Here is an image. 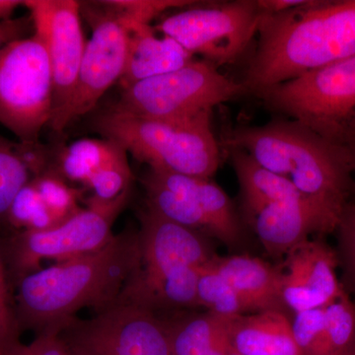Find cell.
Listing matches in <instances>:
<instances>
[{
  "label": "cell",
  "mask_w": 355,
  "mask_h": 355,
  "mask_svg": "<svg viewBox=\"0 0 355 355\" xmlns=\"http://www.w3.org/2000/svg\"><path fill=\"white\" fill-rule=\"evenodd\" d=\"M259 42L243 81L261 91L355 55V0H310L261 15Z\"/></svg>",
  "instance_id": "1"
},
{
  "label": "cell",
  "mask_w": 355,
  "mask_h": 355,
  "mask_svg": "<svg viewBox=\"0 0 355 355\" xmlns=\"http://www.w3.org/2000/svg\"><path fill=\"white\" fill-rule=\"evenodd\" d=\"M139 261V234H121L95 253L26 275L15 307L20 329L60 334L77 311L114 305Z\"/></svg>",
  "instance_id": "2"
},
{
  "label": "cell",
  "mask_w": 355,
  "mask_h": 355,
  "mask_svg": "<svg viewBox=\"0 0 355 355\" xmlns=\"http://www.w3.org/2000/svg\"><path fill=\"white\" fill-rule=\"evenodd\" d=\"M223 146L244 151L266 171L286 180L313 207L338 224L354 191L345 146L289 119L235 128L223 139Z\"/></svg>",
  "instance_id": "3"
},
{
  "label": "cell",
  "mask_w": 355,
  "mask_h": 355,
  "mask_svg": "<svg viewBox=\"0 0 355 355\" xmlns=\"http://www.w3.org/2000/svg\"><path fill=\"white\" fill-rule=\"evenodd\" d=\"M240 189L243 220L254 231L266 253L286 254L309 235L336 232L338 224L322 214L291 183L237 148H226Z\"/></svg>",
  "instance_id": "4"
},
{
  "label": "cell",
  "mask_w": 355,
  "mask_h": 355,
  "mask_svg": "<svg viewBox=\"0 0 355 355\" xmlns=\"http://www.w3.org/2000/svg\"><path fill=\"white\" fill-rule=\"evenodd\" d=\"M210 119L211 114L191 120H153L108 110L93 123L104 139L118 142L153 171L210 179L221 158Z\"/></svg>",
  "instance_id": "5"
},
{
  "label": "cell",
  "mask_w": 355,
  "mask_h": 355,
  "mask_svg": "<svg viewBox=\"0 0 355 355\" xmlns=\"http://www.w3.org/2000/svg\"><path fill=\"white\" fill-rule=\"evenodd\" d=\"M256 96L268 109L338 146L355 137V55Z\"/></svg>",
  "instance_id": "6"
},
{
  "label": "cell",
  "mask_w": 355,
  "mask_h": 355,
  "mask_svg": "<svg viewBox=\"0 0 355 355\" xmlns=\"http://www.w3.org/2000/svg\"><path fill=\"white\" fill-rule=\"evenodd\" d=\"M242 83L220 73L207 60L123 88L111 111L153 120L183 121L211 114L216 107L244 94Z\"/></svg>",
  "instance_id": "7"
},
{
  "label": "cell",
  "mask_w": 355,
  "mask_h": 355,
  "mask_svg": "<svg viewBox=\"0 0 355 355\" xmlns=\"http://www.w3.org/2000/svg\"><path fill=\"white\" fill-rule=\"evenodd\" d=\"M132 187L112 200L95 197L85 209L48 230H23L0 244L7 268L18 282L39 268L44 260L64 261L95 253L113 240L112 228L128 205Z\"/></svg>",
  "instance_id": "8"
},
{
  "label": "cell",
  "mask_w": 355,
  "mask_h": 355,
  "mask_svg": "<svg viewBox=\"0 0 355 355\" xmlns=\"http://www.w3.org/2000/svg\"><path fill=\"white\" fill-rule=\"evenodd\" d=\"M53 92L50 58L37 35L0 50V123L21 144L40 142L51 121Z\"/></svg>",
  "instance_id": "9"
},
{
  "label": "cell",
  "mask_w": 355,
  "mask_h": 355,
  "mask_svg": "<svg viewBox=\"0 0 355 355\" xmlns=\"http://www.w3.org/2000/svg\"><path fill=\"white\" fill-rule=\"evenodd\" d=\"M261 15L257 0H235L172 14L154 29L217 67L244 55L258 35Z\"/></svg>",
  "instance_id": "10"
},
{
  "label": "cell",
  "mask_w": 355,
  "mask_h": 355,
  "mask_svg": "<svg viewBox=\"0 0 355 355\" xmlns=\"http://www.w3.org/2000/svg\"><path fill=\"white\" fill-rule=\"evenodd\" d=\"M140 219L139 266L116 302L146 307L163 282L205 266L216 254L200 232L169 220L149 207Z\"/></svg>",
  "instance_id": "11"
},
{
  "label": "cell",
  "mask_w": 355,
  "mask_h": 355,
  "mask_svg": "<svg viewBox=\"0 0 355 355\" xmlns=\"http://www.w3.org/2000/svg\"><path fill=\"white\" fill-rule=\"evenodd\" d=\"M60 335L83 355H172L169 324L132 303L116 302L88 321L73 318Z\"/></svg>",
  "instance_id": "12"
},
{
  "label": "cell",
  "mask_w": 355,
  "mask_h": 355,
  "mask_svg": "<svg viewBox=\"0 0 355 355\" xmlns=\"http://www.w3.org/2000/svg\"><path fill=\"white\" fill-rule=\"evenodd\" d=\"M34 34L43 41L53 73V112L49 127L60 132L74 91L85 51L81 4L76 0H24Z\"/></svg>",
  "instance_id": "13"
},
{
  "label": "cell",
  "mask_w": 355,
  "mask_h": 355,
  "mask_svg": "<svg viewBox=\"0 0 355 355\" xmlns=\"http://www.w3.org/2000/svg\"><path fill=\"white\" fill-rule=\"evenodd\" d=\"M94 4L98 8L87 11L92 36L86 43L65 128L94 109L107 90L121 80L127 64L130 30L100 1Z\"/></svg>",
  "instance_id": "14"
},
{
  "label": "cell",
  "mask_w": 355,
  "mask_h": 355,
  "mask_svg": "<svg viewBox=\"0 0 355 355\" xmlns=\"http://www.w3.org/2000/svg\"><path fill=\"white\" fill-rule=\"evenodd\" d=\"M282 303L295 314L324 308L345 293L338 279V257L321 241H304L286 254Z\"/></svg>",
  "instance_id": "15"
},
{
  "label": "cell",
  "mask_w": 355,
  "mask_h": 355,
  "mask_svg": "<svg viewBox=\"0 0 355 355\" xmlns=\"http://www.w3.org/2000/svg\"><path fill=\"white\" fill-rule=\"evenodd\" d=\"M229 349L239 355H301L291 321L280 310L230 318Z\"/></svg>",
  "instance_id": "16"
},
{
  "label": "cell",
  "mask_w": 355,
  "mask_h": 355,
  "mask_svg": "<svg viewBox=\"0 0 355 355\" xmlns=\"http://www.w3.org/2000/svg\"><path fill=\"white\" fill-rule=\"evenodd\" d=\"M209 263L246 299L254 312L282 311L284 272L279 268L247 254L214 256Z\"/></svg>",
  "instance_id": "17"
},
{
  "label": "cell",
  "mask_w": 355,
  "mask_h": 355,
  "mask_svg": "<svg viewBox=\"0 0 355 355\" xmlns=\"http://www.w3.org/2000/svg\"><path fill=\"white\" fill-rule=\"evenodd\" d=\"M183 46L167 36L157 37L153 26L130 29L127 64L121 78L123 88L174 71L195 60Z\"/></svg>",
  "instance_id": "18"
},
{
  "label": "cell",
  "mask_w": 355,
  "mask_h": 355,
  "mask_svg": "<svg viewBox=\"0 0 355 355\" xmlns=\"http://www.w3.org/2000/svg\"><path fill=\"white\" fill-rule=\"evenodd\" d=\"M148 173L165 188L198 205L214 221L217 239L227 245L239 241L242 234L241 220L230 198L218 184L205 178L153 170H149Z\"/></svg>",
  "instance_id": "19"
},
{
  "label": "cell",
  "mask_w": 355,
  "mask_h": 355,
  "mask_svg": "<svg viewBox=\"0 0 355 355\" xmlns=\"http://www.w3.org/2000/svg\"><path fill=\"white\" fill-rule=\"evenodd\" d=\"M128 162V153L108 139H83L67 146L53 148L51 171L62 179L85 186L95 174L111 166Z\"/></svg>",
  "instance_id": "20"
},
{
  "label": "cell",
  "mask_w": 355,
  "mask_h": 355,
  "mask_svg": "<svg viewBox=\"0 0 355 355\" xmlns=\"http://www.w3.org/2000/svg\"><path fill=\"white\" fill-rule=\"evenodd\" d=\"M229 319L209 312L168 324L172 355H228Z\"/></svg>",
  "instance_id": "21"
},
{
  "label": "cell",
  "mask_w": 355,
  "mask_h": 355,
  "mask_svg": "<svg viewBox=\"0 0 355 355\" xmlns=\"http://www.w3.org/2000/svg\"><path fill=\"white\" fill-rule=\"evenodd\" d=\"M355 338V305L347 291L326 307V322L311 355H345Z\"/></svg>",
  "instance_id": "22"
},
{
  "label": "cell",
  "mask_w": 355,
  "mask_h": 355,
  "mask_svg": "<svg viewBox=\"0 0 355 355\" xmlns=\"http://www.w3.org/2000/svg\"><path fill=\"white\" fill-rule=\"evenodd\" d=\"M198 304L207 308L209 313L223 318L254 312L246 299L212 268L209 261L200 268Z\"/></svg>",
  "instance_id": "23"
},
{
  "label": "cell",
  "mask_w": 355,
  "mask_h": 355,
  "mask_svg": "<svg viewBox=\"0 0 355 355\" xmlns=\"http://www.w3.org/2000/svg\"><path fill=\"white\" fill-rule=\"evenodd\" d=\"M32 176L18 151L17 144L0 137V234L10 228L14 200Z\"/></svg>",
  "instance_id": "24"
},
{
  "label": "cell",
  "mask_w": 355,
  "mask_h": 355,
  "mask_svg": "<svg viewBox=\"0 0 355 355\" xmlns=\"http://www.w3.org/2000/svg\"><path fill=\"white\" fill-rule=\"evenodd\" d=\"M9 222L11 227L35 231L48 230L60 224L31 181L26 184L14 200Z\"/></svg>",
  "instance_id": "25"
},
{
  "label": "cell",
  "mask_w": 355,
  "mask_h": 355,
  "mask_svg": "<svg viewBox=\"0 0 355 355\" xmlns=\"http://www.w3.org/2000/svg\"><path fill=\"white\" fill-rule=\"evenodd\" d=\"M31 182L60 224L83 209L78 205L79 191L70 188L57 173L49 170L32 178Z\"/></svg>",
  "instance_id": "26"
},
{
  "label": "cell",
  "mask_w": 355,
  "mask_h": 355,
  "mask_svg": "<svg viewBox=\"0 0 355 355\" xmlns=\"http://www.w3.org/2000/svg\"><path fill=\"white\" fill-rule=\"evenodd\" d=\"M118 16L128 30L133 26H151L153 20L171 9L197 3L191 0H106L100 1Z\"/></svg>",
  "instance_id": "27"
},
{
  "label": "cell",
  "mask_w": 355,
  "mask_h": 355,
  "mask_svg": "<svg viewBox=\"0 0 355 355\" xmlns=\"http://www.w3.org/2000/svg\"><path fill=\"white\" fill-rule=\"evenodd\" d=\"M338 266H342L343 288L355 293V203L345 205L336 229Z\"/></svg>",
  "instance_id": "28"
},
{
  "label": "cell",
  "mask_w": 355,
  "mask_h": 355,
  "mask_svg": "<svg viewBox=\"0 0 355 355\" xmlns=\"http://www.w3.org/2000/svg\"><path fill=\"white\" fill-rule=\"evenodd\" d=\"M20 326L9 294L8 273L0 247V355L19 345Z\"/></svg>",
  "instance_id": "29"
},
{
  "label": "cell",
  "mask_w": 355,
  "mask_h": 355,
  "mask_svg": "<svg viewBox=\"0 0 355 355\" xmlns=\"http://www.w3.org/2000/svg\"><path fill=\"white\" fill-rule=\"evenodd\" d=\"M326 322V307L297 313L292 324L294 340L301 355H311Z\"/></svg>",
  "instance_id": "30"
},
{
  "label": "cell",
  "mask_w": 355,
  "mask_h": 355,
  "mask_svg": "<svg viewBox=\"0 0 355 355\" xmlns=\"http://www.w3.org/2000/svg\"><path fill=\"white\" fill-rule=\"evenodd\" d=\"M69 347L62 335L55 331L40 334L30 345L14 347L2 355H67Z\"/></svg>",
  "instance_id": "31"
},
{
  "label": "cell",
  "mask_w": 355,
  "mask_h": 355,
  "mask_svg": "<svg viewBox=\"0 0 355 355\" xmlns=\"http://www.w3.org/2000/svg\"><path fill=\"white\" fill-rule=\"evenodd\" d=\"M34 26L31 17L17 18L0 21V50L6 44L17 40L27 38Z\"/></svg>",
  "instance_id": "32"
},
{
  "label": "cell",
  "mask_w": 355,
  "mask_h": 355,
  "mask_svg": "<svg viewBox=\"0 0 355 355\" xmlns=\"http://www.w3.org/2000/svg\"><path fill=\"white\" fill-rule=\"evenodd\" d=\"M22 6V0H0V21L11 19L14 11Z\"/></svg>",
  "instance_id": "33"
},
{
  "label": "cell",
  "mask_w": 355,
  "mask_h": 355,
  "mask_svg": "<svg viewBox=\"0 0 355 355\" xmlns=\"http://www.w3.org/2000/svg\"><path fill=\"white\" fill-rule=\"evenodd\" d=\"M345 148L349 154L350 164H352V179H354V191L355 193V137L349 144H347Z\"/></svg>",
  "instance_id": "34"
},
{
  "label": "cell",
  "mask_w": 355,
  "mask_h": 355,
  "mask_svg": "<svg viewBox=\"0 0 355 355\" xmlns=\"http://www.w3.org/2000/svg\"><path fill=\"white\" fill-rule=\"evenodd\" d=\"M345 355H355V338L354 343H352L349 350H347V354Z\"/></svg>",
  "instance_id": "35"
},
{
  "label": "cell",
  "mask_w": 355,
  "mask_h": 355,
  "mask_svg": "<svg viewBox=\"0 0 355 355\" xmlns=\"http://www.w3.org/2000/svg\"><path fill=\"white\" fill-rule=\"evenodd\" d=\"M69 347V345H67ZM67 355H83L80 354H78V352H74V350L70 349L69 347V354Z\"/></svg>",
  "instance_id": "36"
},
{
  "label": "cell",
  "mask_w": 355,
  "mask_h": 355,
  "mask_svg": "<svg viewBox=\"0 0 355 355\" xmlns=\"http://www.w3.org/2000/svg\"><path fill=\"white\" fill-rule=\"evenodd\" d=\"M228 355H239V354H235V352H231V350H229Z\"/></svg>",
  "instance_id": "37"
}]
</instances>
